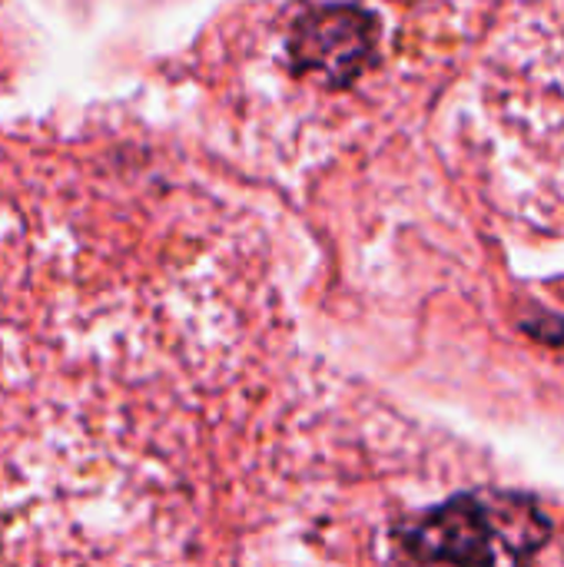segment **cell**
I'll list each match as a JSON object with an SVG mask.
<instances>
[{
  "instance_id": "cell-1",
  "label": "cell",
  "mask_w": 564,
  "mask_h": 567,
  "mask_svg": "<svg viewBox=\"0 0 564 567\" xmlns=\"http://www.w3.org/2000/svg\"><path fill=\"white\" fill-rule=\"evenodd\" d=\"M548 535L532 495L459 492L392 525L389 567H535Z\"/></svg>"
},
{
  "instance_id": "cell-2",
  "label": "cell",
  "mask_w": 564,
  "mask_h": 567,
  "mask_svg": "<svg viewBox=\"0 0 564 567\" xmlns=\"http://www.w3.org/2000/svg\"><path fill=\"white\" fill-rule=\"evenodd\" d=\"M379 23L352 3H329L302 13L289 33V63L296 73L326 86H349L372 63Z\"/></svg>"
}]
</instances>
